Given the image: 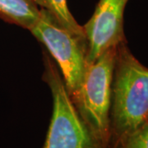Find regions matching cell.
Instances as JSON below:
<instances>
[{
	"label": "cell",
	"mask_w": 148,
	"mask_h": 148,
	"mask_svg": "<svg viewBox=\"0 0 148 148\" xmlns=\"http://www.w3.org/2000/svg\"><path fill=\"white\" fill-rule=\"evenodd\" d=\"M147 121L148 68L124 42L117 48L114 70L110 147L115 148Z\"/></svg>",
	"instance_id": "6da1fadb"
},
{
	"label": "cell",
	"mask_w": 148,
	"mask_h": 148,
	"mask_svg": "<svg viewBox=\"0 0 148 148\" xmlns=\"http://www.w3.org/2000/svg\"><path fill=\"white\" fill-rule=\"evenodd\" d=\"M117 48H112L87 65L74 105L102 148H110L112 85Z\"/></svg>",
	"instance_id": "7a4b0ae2"
},
{
	"label": "cell",
	"mask_w": 148,
	"mask_h": 148,
	"mask_svg": "<svg viewBox=\"0 0 148 148\" xmlns=\"http://www.w3.org/2000/svg\"><path fill=\"white\" fill-rule=\"evenodd\" d=\"M44 80L53 97V113L43 148H102L80 116L57 65L46 53Z\"/></svg>",
	"instance_id": "3957f363"
},
{
	"label": "cell",
	"mask_w": 148,
	"mask_h": 148,
	"mask_svg": "<svg viewBox=\"0 0 148 148\" xmlns=\"http://www.w3.org/2000/svg\"><path fill=\"white\" fill-rule=\"evenodd\" d=\"M30 32L53 57L73 100L79 92L87 68L86 39L70 32L42 8L38 21Z\"/></svg>",
	"instance_id": "277c9868"
},
{
	"label": "cell",
	"mask_w": 148,
	"mask_h": 148,
	"mask_svg": "<svg viewBox=\"0 0 148 148\" xmlns=\"http://www.w3.org/2000/svg\"><path fill=\"white\" fill-rule=\"evenodd\" d=\"M129 0H99L95 12L82 27L86 42L87 65L108 49L126 42L124 10Z\"/></svg>",
	"instance_id": "5b68a950"
},
{
	"label": "cell",
	"mask_w": 148,
	"mask_h": 148,
	"mask_svg": "<svg viewBox=\"0 0 148 148\" xmlns=\"http://www.w3.org/2000/svg\"><path fill=\"white\" fill-rule=\"evenodd\" d=\"M40 15L33 0H0V18L8 23L31 30Z\"/></svg>",
	"instance_id": "8992f818"
},
{
	"label": "cell",
	"mask_w": 148,
	"mask_h": 148,
	"mask_svg": "<svg viewBox=\"0 0 148 148\" xmlns=\"http://www.w3.org/2000/svg\"><path fill=\"white\" fill-rule=\"evenodd\" d=\"M38 7L52 14L57 21L77 36L85 38L82 27L75 20L69 10L67 0H33ZM86 39V38H85Z\"/></svg>",
	"instance_id": "52a82bcc"
},
{
	"label": "cell",
	"mask_w": 148,
	"mask_h": 148,
	"mask_svg": "<svg viewBox=\"0 0 148 148\" xmlns=\"http://www.w3.org/2000/svg\"><path fill=\"white\" fill-rule=\"evenodd\" d=\"M115 148H148V121L124 138Z\"/></svg>",
	"instance_id": "ba28073f"
}]
</instances>
